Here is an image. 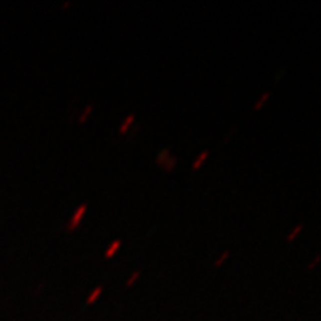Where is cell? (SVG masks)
Masks as SVG:
<instances>
[{
  "mask_svg": "<svg viewBox=\"0 0 321 321\" xmlns=\"http://www.w3.org/2000/svg\"><path fill=\"white\" fill-rule=\"evenodd\" d=\"M87 210V204H82L79 208L76 209V212L74 213V217L68 224V229H75L79 225V222L82 221V218H83V214Z\"/></svg>",
  "mask_w": 321,
  "mask_h": 321,
  "instance_id": "1",
  "label": "cell"
},
{
  "mask_svg": "<svg viewBox=\"0 0 321 321\" xmlns=\"http://www.w3.org/2000/svg\"><path fill=\"white\" fill-rule=\"evenodd\" d=\"M102 291H103V287H96L94 291H92L91 293H90V296L87 297V300H86V304L87 305H91L94 304L98 299H99V296L102 295Z\"/></svg>",
  "mask_w": 321,
  "mask_h": 321,
  "instance_id": "2",
  "label": "cell"
},
{
  "mask_svg": "<svg viewBox=\"0 0 321 321\" xmlns=\"http://www.w3.org/2000/svg\"><path fill=\"white\" fill-rule=\"evenodd\" d=\"M119 246H121V240H115V241H114L109 248H107V251H106L104 256H106V257H111V256L118 251V248H119Z\"/></svg>",
  "mask_w": 321,
  "mask_h": 321,
  "instance_id": "3",
  "label": "cell"
},
{
  "mask_svg": "<svg viewBox=\"0 0 321 321\" xmlns=\"http://www.w3.org/2000/svg\"><path fill=\"white\" fill-rule=\"evenodd\" d=\"M208 154H209V151H208V150L202 151V153H201V154H200V157H198V158L196 159V162L193 163V169H197V167H200L201 163L204 162L205 159H206V157H208Z\"/></svg>",
  "mask_w": 321,
  "mask_h": 321,
  "instance_id": "4",
  "label": "cell"
},
{
  "mask_svg": "<svg viewBox=\"0 0 321 321\" xmlns=\"http://www.w3.org/2000/svg\"><path fill=\"white\" fill-rule=\"evenodd\" d=\"M138 277H139V272H134L133 275L130 276V279L127 280V281H126V287H131V285H133L134 283H135V281H137V279Z\"/></svg>",
  "mask_w": 321,
  "mask_h": 321,
  "instance_id": "5",
  "label": "cell"
},
{
  "mask_svg": "<svg viewBox=\"0 0 321 321\" xmlns=\"http://www.w3.org/2000/svg\"><path fill=\"white\" fill-rule=\"evenodd\" d=\"M133 118H134V114H130L129 117L126 118L125 123H123V125L121 126V133H125L126 130H127V127H129V125H130V123H131V121H133Z\"/></svg>",
  "mask_w": 321,
  "mask_h": 321,
  "instance_id": "6",
  "label": "cell"
},
{
  "mask_svg": "<svg viewBox=\"0 0 321 321\" xmlns=\"http://www.w3.org/2000/svg\"><path fill=\"white\" fill-rule=\"evenodd\" d=\"M268 98H269V91H268V92H264L263 96H261V98H260L259 102H256V104H255V109H260V107H261V104H263L264 102H265V100L268 99Z\"/></svg>",
  "mask_w": 321,
  "mask_h": 321,
  "instance_id": "7",
  "label": "cell"
},
{
  "mask_svg": "<svg viewBox=\"0 0 321 321\" xmlns=\"http://www.w3.org/2000/svg\"><path fill=\"white\" fill-rule=\"evenodd\" d=\"M228 256H229V252H228V251L224 252V253H222V255L220 256V259H218L217 261H216V264H214V265H216V267H220V265H221V264L224 263V261H225L226 259H228Z\"/></svg>",
  "mask_w": 321,
  "mask_h": 321,
  "instance_id": "8",
  "label": "cell"
},
{
  "mask_svg": "<svg viewBox=\"0 0 321 321\" xmlns=\"http://www.w3.org/2000/svg\"><path fill=\"white\" fill-rule=\"evenodd\" d=\"M301 229H303V225L296 226V229L293 230L292 233H291V234H289V236H288V241H291V240H293V238L296 237L297 233H299V232H301Z\"/></svg>",
  "mask_w": 321,
  "mask_h": 321,
  "instance_id": "9",
  "label": "cell"
},
{
  "mask_svg": "<svg viewBox=\"0 0 321 321\" xmlns=\"http://www.w3.org/2000/svg\"><path fill=\"white\" fill-rule=\"evenodd\" d=\"M90 111H91V106H87V110H86V111H84V113H83V115L80 117V122H83L84 119H86V117H87L88 113H90Z\"/></svg>",
  "mask_w": 321,
  "mask_h": 321,
  "instance_id": "10",
  "label": "cell"
},
{
  "mask_svg": "<svg viewBox=\"0 0 321 321\" xmlns=\"http://www.w3.org/2000/svg\"><path fill=\"white\" fill-rule=\"evenodd\" d=\"M317 263H319V256H316V259H315V261H313V263L311 264V265H309V269H313V267H315V265H316Z\"/></svg>",
  "mask_w": 321,
  "mask_h": 321,
  "instance_id": "11",
  "label": "cell"
}]
</instances>
